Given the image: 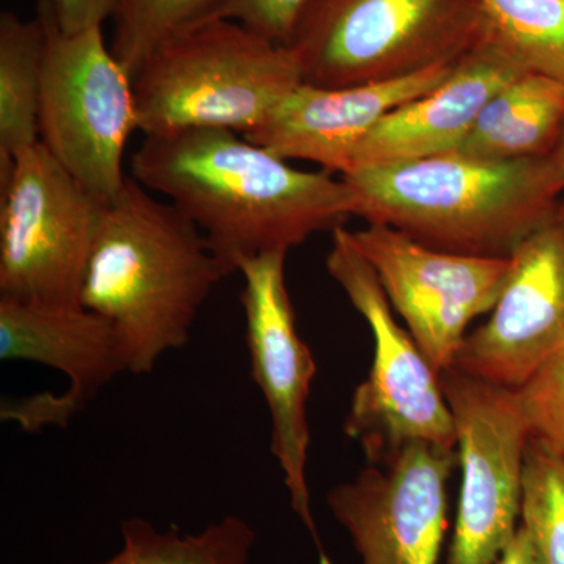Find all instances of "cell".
Returning a JSON list of instances; mask_svg holds the SVG:
<instances>
[{"instance_id": "6da1fadb", "label": "cell", "mask_w": 564, "mask_h": 564, "mask_svg": "<svg viewBox=\"0 0 564 564\" xmlns=\"http://www.w3.org/2000/svg\"><path fill=\"white\" fill-rule=\"evenodd\" d=\"M288 162L237 132L191 129L144 137L131 176L203 232L228 278L250 259L289 252L358 217V196L344 177Z\"/></svg>"}, {"instance_id": "7a4b0ae2", "label": "cell", "mask_w": 564, "mask_h": 564, "mask_svg": "<svg viewBox=\"0 0 564 564\" xmlns=\"http://www.w3.org/2000/svg\"><path fill=\"white\" fill-rule=\"evenodd\" d=\"M223 278L203 232L129 176L104 207L80 304L110 323L126 372L147 375L165 352L191 340Z\"/></svg>"}, {"instance_id": "3957f363", "label": "cell", "mask_w": 564, "mask_h": 564, "mask_svg": "<svg viewBox=\"0 0 564 564\" xmlns=\"http://www.w3.org/2000/svg\"><path fill=\"white\" fill-rule=\"evenodd\" d=\"M358 217L388 225L433 250L511 258L564 192L560 152L486 161L458 152L344 174Z\"/></svg>"}, {"instance_id": "277c9868", "label": "cell", "mask_w": 564, "mask_h": 564, "mask_svg": "<svg viewBox=\"0 0 564 564\" xmlns=\"http://www.w3.org/2000/svg\"><path fill=\"white\" fill-rule=\"evenodd\" d=\"M303 82L291 47L240 22L212 18L165 41L133 76L139 131L245 135Z\"/></svg>"}, {"instance_id": "5b68a950", "label": "cell", "mask_w": 564, "mask_h": 564, "mask_svg": "<svg viewBox=\"0 0 564 564\" xmlns=\"http://www.w3.org/2000/svg\"><path fill=\"white\" fill-rule=\"evenodd\" d=\"M489 32L481 0H307L288 46L306 84L351 87L455 63Z\"/></svg>"}, {"instance_id": "8992f818", "label": "cell", "mask_w": 564, "mask_h": 564, "mask_svg": "<svg viewBox=\"0 0 564 564\" xmlns=\"http://www.w3.org/2000/svg\"><path fill=\"white\" fill-rule=\"evenodd\" d=\"M326 267L373 334V361L352 393L344 432L370 464H384L404 445L426 441L455 448L456 425L441 373L410 332L393 318L391 302L351 232L334 229Z\"/></svg>"}, {"instance_id": "52a82bcc", "label": "cell", "mask_w": 564, "mask_h": 564, "mask_svg": "<svg viewBox=\"0 0 564 564\" xmlns=\"http://www.w3.org/2000/svg\"><path fill=\"white\" fill-rule=\"evenodd\" d=\"M44 28L40 141L58 163L109 204L129 176L124 151L139 131L131 74L104 41L102 28L62 32L51 0H40Z\"/></svg>"}, {"instance_id": "ba28073f", "label": "cell", "mask_w": 564, "mask_h": 564, "mask_svg": "<svg viewBox=\"0 0 564 564\" xmlns=\"http://www.w3.org/2000/svg\"><path fill=\"white\" fill-rule=\"evenodd\" d=\"M104 207L41 141L0 174V300L79 306Z\"/></svg>"}, {"instance_id": "9c48e42d", "label": "cell", "mask_w": 564, "mask_h": 564, "mask_svg": "<svg viewBox=\"0 0 564 564\" xmlns=\"http://www.w3.org/2000/svg\"><path fill=\"white\" fill-rule=\"evenodd\" d=\"M463 484L447 564H492L513 541L530 430L516 389L452 366L441 373Z\"/></svg>"}, {"instance_id": "30bf717a", "label": "cell", "mask_w": 564, "mask_h": 564, "mask_svg": "<svg viewBox=\"0 0 564 564\" xmlns=\"http://www.w3.org/2000/svg\"><path fill=\"white\" fill-rule=\"evenodd\" d=\"M285 251L267 252L240 267L245 339L252 380L269 408L272 454L284 475L292 510L313 538L318 563L333 564L315 525L306 475L311 444L307 400L317 366L296 328L285 284Z\"/></svg>"}, {"instance_id": "8fae6325", "label": "cell", "mask_w": 564, "mask_h": 564, "mask_svg": "<svg viewBox=\"0 0 564 564\" xmlns=\"http://www.w3.org/2000/svg\"><path fill=\"white\" fill-rule=\"evenodd\" d=\"M351 237L425 358L440 373L451 369L467 326L502 296L511 258L433 250L380 223Z\"/></svg>"}, {"instance_id": "7c38bea8", "label": "cell", "mask_w": 564, "mask_h": 564, "mask_svg": "<svg viewBox=\"0 0 564 564\" xmlns=\"http://www.w3.org/2000/svg\"><path fill=\"white\" fill-rule=\"evenodd\" d=\"M456 463L455 448L417 441L329 491L326 503L362 564L437 563Z\"/></svg>"}, {"instance_id": "4fadbf2b", "label": "cell", "mask_w": 564, "mask_h": 564, "mask_svg": "<svg viewBox=\"0 0 564 564\" xmlns=\"http://www.w3.org/2000/svg\"><path fill=\"white\" fill-rule=\"evenodd\" d=\"M564 351V203L516 248L489 321L467 334L454 366L518 389Z\"/></svg>"}, {"instance_id": "5bb4252c", "label": "cell", "mask_w": 564, "mask_h": 564, "mask_svg": "<svg viewBox=\"0 0 564 564\" xmlns=\"http://www.w3.org/2000/svg\"><path fill=\"white\" fill-rule=\"evenodd\" d=\"M0 359L52 367L69 380L68 391L41 392L3 402V421L25 432L68 426L99 391L126 372L117 334L102 315L82 306L0 300Z\"/></svg>"}, {"instance_id": "9a60e30c", "label": "cell", "mask_w": 564, "mask_h": 564, "mask_svg": "<svg viewBox=\"0 0 564 564\" xmlns=\"http://www.w3.org/2000/svg\"><path fill=\"white\" fill-rule=\"evenodd\" d=\"M455 63L351 87L303 82L243 137L284 161L314 162L325 172L344 176L364 137L386 115L443 84Z\"/></svg>"}, {"instance_id": "2e32d148", "label": "cell", "mask_w": 564, "mask_h": 564, "mask_svg": "<svg viewBox=\"0 0 564 564\" xmlns=\"http://www.w3.org/2000/svg\"><path fill=\"white\" fill-rule=\"evenodd\" d=\"M530 73L496 33L463 55L443 84L386 115L352 152L350 170L455 151L486 102Z\"/></svg>"}, {"instance_id": "e0dca14e", "label": "cell", "mask_w": 564, "mask_h": 564, "mask_svg": "<svg viewBox=\"0 0 564 564\" xmlns=\"http://www.w3.org/2000/svg\"><path fill=\"white\" fill-rule=\"evenodd\" d=\"M564 135V84L536 73L505 85L455 152L486 161L547 158Z\"/></svg>"}, {"instance_id": "ac0fdd59", "label": "cell", "mask_w": 564, "mask_h": 564, "mask_svg": "<svg viewBox=\"0 0 564 564\" xmlns=\"http://www.w3.org/2000/svg\"><path fill=\"white\" fill-rule=\"evenodd\" d=\"M44 28L36 17L22 21L0 14V174L14 155L40 141Z\"/></svg>"}, {"instance_id": "d6986e66", "label": "cell", "mask_w": 564, "mask_h": 564, "mask_svg": "<svg viewBox=\"0 0 564 564\" xmlns=\"http://www.w3.org/2000/svg\"><path fill=\"white\" fill-rule=\"evenodd\" d=\"M492 32L530 73L564 84V0H481Z\"/></svg>"}, {"instance_id": "ffe728a7", "label": "cell", "mask_w": 564, "mask_h": 564, "mask_svg": "<svg viewBox=\"0 0 564 564\" xmlns=\"http://www.w3.org/2000/svg\"><path fill=\"white\" fill-rule=\"evenodd\" d=\"M228 0H118L111 52L135 76L152 52L220 13Z\"/></svg>"}, {"instance_id": "44dd1931", "label": "cell", "mask_w": 564, "mask_h": 564, "mask_svg": "<svg viewBox=\"0 0 564 564\" xmlns=\"http://www.w3.org/2000/svg\"><path fill=\"white\" fill-rule=\"evenodd\" d=\"M521 518L538 564H564V456L534 436L525 448Z\"/></svg>"}, {"instance_id": "7402d4cb", "label": "cell", "mask_w": 564, "mask_h": 564, "mask_svg": "<svg viewBox=\"0 0 564 564\" xmlns=\"http://www.w3.org/2000/svg\"><path fill=\"white\" fill-rule=\"evenodd\" d=\"M254 544V530L239 516H225L196 534L172 527L163 532L161 564H248Z\"/></svg>"}, {"instance_id": "603a6c76", "label": "cell", "mask_w": 564, "mask_h": 564, "mask_svg": "<svg viewBox=\"0 0 564 564\" xmlns=\"http://www.w3.org/2000/svg\"><path fill=\"white\" fill-rule=\"evenodd\" d=\"M516 392L530 436L564 456V351L545 361Z\"/></svg>"}, {"instance_id": "cb8c5ba5", "label": "cell", "mask_w": 564, "mask_h": 564, "mask_svg": "<svg viewBox=\"0 0 564 564\" xmlns=\"http://www.w3.org/2000/svg\"><path fill=\"white\" fill-rule=\"evenodd\" d=\"M307 0H228L215 18L240 22L250 31L288 46Z\"/></svg>"}, {"instance_id": "d4e9b609", "label": "cell", "mask_w": 564, "mask_h": 564, "mask_svg": "<svg viewBox=\"0 0 564 564\" xmlns=\"http://www.w3.org/2000/svg\"><path fill=\"white\" fill-rule=\"evenodd\" d=\"M122 547L118 554L95 564H161L163 532L151 522L131 518L121 524Z\"/></svg>"}, {"instance_id": "484cf974", "label": "cell", "mask_w": 564, "mask_h": 564, "mask_svg": "<svg viewBox=\"0 0 564 564\" xmlns=\"http://www.w3.org/2000/svg\"><path fill=\"white\" fill-rule=\"evenodd\" d=\"M118 0H51L55 21L62 32L73 35L93 28L113 17Z\"/></svg>"}, {"instance_id": "4316f807", "label": "cell", "mask_w": 564, "mask_h": 564, "mask_svg": "<svg viewBox=\"0 0 564 564\" xmlns=\"http://www.w3.org/2000/svg\"><path fill=\"white\" fill-rule=\"evenodd\" d=\"M492 564H538L532 541H530L524 527H519L513 541L507 545V549Z\"/></svg>"}, {"instance_id": "83f0119b", "label": "cell", "mask_w": 564, "mask_h": 564, "mask_svg": "<svg viewBox=\"0 0 564 564\" xmlns=\"http://www.w3.org/2000/svg\"><path fill=\"white\" fill-rule=\"evenodd\" d=\"M558 152H560V158H562V163H563V169H564V135H563L562 143H560Z\"/></svg>"}]
</instances>
